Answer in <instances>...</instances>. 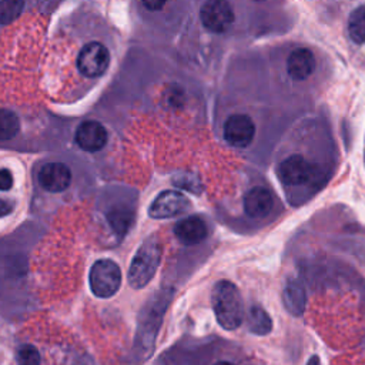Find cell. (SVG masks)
Wrapping results in <instances>:
<instances>
[{"mask_svg": "<svg viewBox=\"0 0 365 365\" xmlns=\"http://www.w3.org/2000/svg\"><path fill=\"white\" fill-rule=\"evenodd\" d=\"M211 302L218 324L227 329H237L244 321V304L238 288L227 279L218 281L211 292Z\"/></svg>", "mask_w": 365, "mask_h": 365, "instance_id": "cell-1", "label": "cell"}, {"mask_svg": "<svg viewBox=\"0 0 365 365\" xmlns=\"http://www.w3.org/2000/svg\"><path fill=\"white\" fill-rule=\"evenodd\" d=\"M168 298L165 295L153 299L144 311H141V317L137 327V334L134 339V358L138 361H145L155 345L157 332L160 329L164 311L167 308Z\"/></svg>", "mask_w": 365, "mask_h": 365, "instance_id": "cell-2", "label": "cell"}, {"mask_svg": "<svg viewBox=\"0 0 365 365\" xmlns=\"http://www.w3.org/2000/svg\"><path fill=\"white\" fill-rule=\"evenodd\" d=\"M161 259V244L153 237L135 252L128 268V282L134 289L144 288L154 277Z\"/></svg>", "mask_w": 365, "mask_h": 365, "instance_id": "cell-3", "label": "cell"}, {"mask_svg": "<svg viewBox=\"0 0 365 365\" xmlns=\"http://www.w3.org/2000/svg\"><path fill=\"white\" fill-rule=\"evenodd\" d=\"M121 285L120 267L111 259H98L90 269V288L98 298L113 297Z\"/></svg>", "mask_w": 365, "mask_h": 365, "instance_id": "cell-4", "label": "cell"}, {"mask_svg": "<svg viewBox=\"0 0 365 365\" xmlns=\"http://www.w3.org/2000/svg\"><path fill=\"white\" fill-rule=\"evenodd\" d=\"M108 64L110 53L104 44L97 41L86 44L77 57V67L86 77L101 76L107 70Z\"/></svg>", "mask_w": 365, "mask_h": 365, "instance_id": "cell-5", "label": "cell"}, {"mask_svg": "<svg viewBox=\"0 0 365 365\" xmlns=\"http://www.w3.org/2000/svg\"><path fill=\"white\" fill-rule=\"evenodd\" d=\"M190 208V201L184 194L175 190H167L157 195L148 208L153 218H173Z\"/></svg>", "mask_w": 365, "mask_h": 365, "instance_id": "cell-6", "label": "cell"}, {"mask_svg": "<svg viewBox=\"0 0 365 365\" xmlns=\"http://www.w3.org/2000/svg\"><path fill=\"white\" fill-rule=\"evenodd\" d=\"M201 21L205 29L212 33H224L234 21V11L227 1H207L200 11Z\"/></svg>", "mask_w": 365, "mask_h": 365, "instance_id": "cell-7", "label": "cell"}, {"mask_svg": "<svg viewBox=\"0 0 365 365\" xmlns=\"http://www.w3.org/2000/svg\"><path fill=\"white\" fill-rule=\"evenodd\" d=\"M255 134V125L247 114H232L224 125V138L232 147H247Z\"/></svg>", "mask_w": 365, "mask_h": 365, "instance_id": "cell-8", "label": "cell"}, {"mask_svg": "<svg viewBox=\"0 0 365 365\" xmlns=\"http://www.w3.org/2000/svg\"><path fill=\"white\" fill-rule=\"evenodd\" d=\"M314 174V167L298 154L287 157L278 167V175L287 185H299L307 182Z\"/></svg>", "mask_w": 365, "mask_h": 365, "instance_id": "cell-9", "label": "cell"}, {"mask_svg": "<svg viewBox=\"0 0 365 365\" xmlns=\"http://www.w3.org/2000/svg\"><path fill=\"white\" fill-rule=\"evenodd\" d=\"M38 181L44 190L60 192L70 185L71 171L63 163H47L40 170Z\"/></svg>", "mask_w": 365, "mask_h": 365, "instance_id": "cell-10", "label": "cell"}, {"mask_svg": "<svg viewBox=\"0 0 365 365\" xmlns=\"http://www.w3.org/2000/svg\"><path fill=\"white\" fill-rule=\"evenodd\" d=\"M76 141L86 151H98L107 143V131L101 123L87 120L78 125Z\"/></svg>", "mask_w": 365, "mask_h": 365, "instance_id": "cell-11", "label": "cell"}, {"mask_svg": "<svg viewBox=\"0 0 365 365\" xmlns=\"http://www.w3.org/2000/svg\"><path fill=\"white\" fill-rule=\"evenodd\" d=\"M274 205L272 194L265 187H252L244 197V211L252 218H261L271 212Z\"/></svg>", "mask_w": 365, "mask_h": 365, "instance_id": "cell-12", "label": "cell"}, {"mask_svg": "<svg viewBox=\"0 0 365 365\" xmlns=\"http://www.w3.org/2000/svg\"><path fill=\"white\" fill-rule=\"evenodd\" d=\"M315 68V57L308 48L294 50L287 60V71L294 80H305Z\"/></svg>", "mask_w": 365, "mask_h": 365, "instance_id": "cell-13", "label": "cell"}, {"mask_svg": "<svg viewBox=\"0 0 365 365\" xmlns=\"http://www.w3.org/2000/svg\"><path fill=\"white\" fill-rule=\"evenodd\" d=\"M177 238L185 245H195L207 237V224L200 217H188L174 227Z\"/></svg>", "mask_w": 365, "mask_h": 365, "instance_id": "cell-14", "label": "cell"}, {"mask_svg": "<svg viewBox=\"0 0 365 365\" xmlns=\"http://www.w3.org/2000/svg\"><path fill=\"white\" fill-rule=\"evenodd\" d=\"M282 302L285 309L294 315V317H299L302 315V312L305 311V305H307V297H305V291L302 288V285L297 281H289L282 292Z\"/></svg>", "mask_w": 365, "mask_h": 365, "instance_id": "cell-15", "label": "cell"}, {"mask_svg": "<svg viewBox=\"0 0 365 365\" xmlns=\"http://www.w3.org/2000/svg\"><path fill=\"white\" fill-rule=\"evenodd\" d=\"M247 325H248V329L255 335H267L272 329L271 317L267 314L264 308L258 305H254L248 309Z\"/></svg>", "mask_w": 365, "mask_h": 365, "instance_id": "cell-16", "label": "cell"}, {"mask_svg": "<svg viewBox=\"0 0 365 365\" xmlns=\"http://www.w3.org/2000/svg\"><path fill=\"white\" fill-rule=\"evenodd\" d=\"M348 33L358 44H365V6H359L349 14Z\"/></svg>", "mask_w": 365, "mask_h": 365, "instance_id": "cell-17", "label": "cell"}, {"mask_svg": "<svg viewBox=\"0 0 365 365\" xmlns=\"http://www.w3.org/2000/svg\"><path fill=\"white\" fill-rule=\"evenodd\" d=\"M20 128V121L17 114L11 110L1 108L0 110V141L11 140Z\"/></svg>", "mask_w": 365, "mask_h": 365, "instance_id": "cell-18", "label": "cell"}, {"mask_svg": "<svg viewBox=\"0 0 365 365\" xmlns=\"http://www.w3.org/2000/svg\"><path fill=\"white\" fill-rule=\"evenodd\" d=\"M108 221L115 232L124 234L133 221V214L125 208H114L108 212Z\"/></svg>", "mask_w": 365, "mask_h": 365, "instance_id": "cell-19", "label": "cell"}, {"mask_svg": "<svg viewBox=\"0 0 365 365\" xmlns=\"http://www.w3.org/2000/svg\"><path fill=\"white\" fill-rule=\"evenodd\" d=\"M173 181H174V185L182 190H187L195 195H198L202 191L201 180L192 173H178L174 175Z\"/></svg>", "mask_w": 365, "mask_h": 365, "instance_id": "cell-20", "label": "cell"}, {"mask_svg": "<svg viewBox=\"0 0 365 365\" xmlns=\"http://www.w3.org/2000/svg\"><path fill=\"white\" fill-rule=\"evenodd\" d=\"M24 3L20 0H1L0 1V24H9L19 17Z\"/></svg>", "mask_w": 365, "mask_h": 365, "instance_id": "cell-21", "label": "cell"}, {"mask_svg": "<svg viewBox=\"0 0 365 365\" xmlns=\"http://www.w3.org/2000/svg\"><path fill=\"white\" fill-rule=\"evenodd\" d=\"M17 365H40V354L33 345H21L17 351Z\"/></svg>", "mask_w": 365, "mask_h": 365, "instance_id": "cell-22", "label": "cell"}, {"mask_svg": "<svg viewBox=\"0 0 365 365\" xmlns=\"http://www.w3.org/2000/svg\"><path fill=\"white\" fill-rule=\"evenodd\" d=\"M13 185V175L9 170L0 168V191H7Z\"/></svg>", "mask_w": 365, "mask_h": 365, "instance_id": "cell-23", "label": "cell"}, {"mask_svg": "<svg viewBox=\"0 0 365 365\" xmlns=\"http://www.w3.org/2000/svg\"><path fill=\"white\" fill-rule=\"evenodd\" d=\"M13 211V202L4 198H0V217H4Z\"/></svg>", "mask_w": 365, "mask_h": 365, "instance_id": "cell-24", "label": "cell"}, {"mask_svg": "<svg viewBox=\"0 0 365 365\" xmlns=\"http://www.w3.org/2000/svg\"><path fill=\"white\" fill-rule=\"evenodd\" d=\"M305 365H321V361H319V358L317 355H312Z\"/></svg>", "mask_w": 365, "mask_h": 365, "instance_id": "cell-25", "label": "cell"}, {"mask_svg": "<svg viewBox=\"0 0 365 365\" xmlns=\"http://www.w3.org/2000/svg\"><path fill=\"white\" fill-rule=\"evenodd\" d=\"M144 6L148 7V9H158V7L164 6V3H163V1H160V3H148V1H145Z\"/></svg>", "mask_w": 365, "mask_h": 365, "instance_id": "cell-26", "label": "cell"}, {"mask_svg": "<svg viewBox=\"0 0 365 365\" xmlns=\"http://www.w3.org/2000/svg\"><path fill=\"white\" fill-rule=\"evenodd\" d=\"M214 365H235V364H232V362H228V361H218V362H215Z\"/></svg>", "mask_w": 365, "mask_h": 365, "instance_id": "cell-27", "label": "cell"}, {"mask_svg": "<svg viewBox=\"0 0 365 365\" xmlns=\"http://www.w3.org/2000/svg\"><path fill=\"white\" fill-rule=\"evenodd\" d=\"M77 365H88V364H86V362H81V364H77Z\"/></svg>", "mask_w": 365, "mask_h": 365, "instance_id": "cell-28", "label": "cell"}]
</instances>
